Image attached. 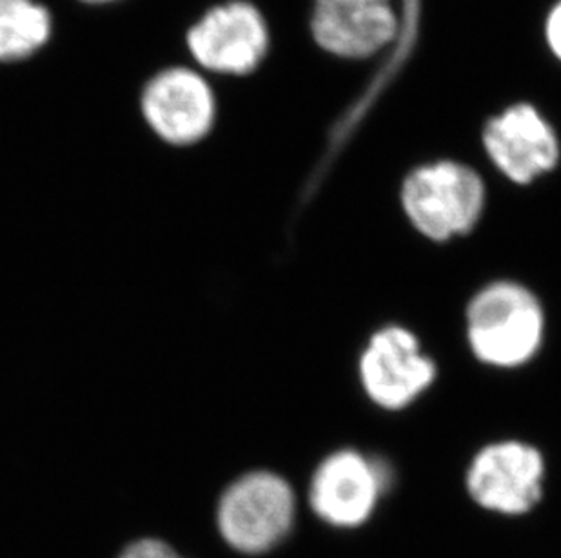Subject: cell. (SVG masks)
Here are the masks:
<instances>
[{
    "label": "cell",
    "instance_id": "obj_1",
    "mask_svg": "<svg viewBox=\"0 0 561 558\" xmlns=\"http://www.w3.org/2000/svg\"><path fill=\"white\" fill-rule=\"evenodd\" d=\"M467 345L480 363L511 370L529 364L546 337V312L538 295L511 279L488 283L466 311Z\"/></svg>",
    "mask_w": 561,
    "mask_h": 558
},
{
    "label": "cell",
    "instance_id": "obj_2",
    "mask_svg": "<svg viewBox=\"0 0 561 558\" xmlns=\"http://www.w3.org/2000/svg\"><path fill=\"white\" fill-rule=\"evenodd\" d=\"M400 200L416 232L447 243L477 229L488 206V187L471 165L438 160L405 176Z\"/></svg>",
    "mask_w": 561,
    "mask_h": 558
},
{
    "label": "cell",
    "instance_id": "obj_3",
    "mask_svg": "<svg viewBox=\"0 0 561 558\" xmlns=\"http://www.w3.org/2000/svg\"><path fill=\"white\" fill-rule=\"evenodd\" d=\"M270 26L250 0H226L204 11L186 32L195 68L218 77H248L270 51Z\"/></svg>",
    "mask_w": 561,
    "mask_h": 558
},
{
    "label": "cell",
    "instance_id": "obj_4",
    "mask_svg": "<svg viewBox=\"0 0 561 558\" xmlns=\"http://www.w3.org/2000/svg\"><path fill=\"white\" fill-rule=\"evenodd\" d=\"M138 106L154 137L173 148H191L206 140L218 118L217 93L207 74L182 63L151 74Z\"/></svg>",
    "mask_w": 561,
    "mask_h": 558
},
{
    "label": "cell",
    "instance_id": "obj_5",
    "mask_svg": "<svg viewBox=\"0 0 561 558\" xmlns=\"http://www.w3.org/2000/svg\"><path fill=\"white\" fill-rule=\"evenodd\" d=\"M295 516V493L271 472H251L229 486L218 504L224 540L242 554L259 555L286 537Z\"/></svg>",
    "mask_w": 561,
    "mask_h": 558
},
{
    "label": "cell",
    "instance_id": "obj_6",
    "mask_svg": "<svg viewBox=\"0 0 561 558\" xmlns=\"http://www.w3.org/2000/svg\"><path fill=\"white\" fill-rule=\"evenodd\" d=\"M364 394L383 410H403L430 392L438 369L416 334L387 325L369 337L358 361Z\"/></svg>",
    "mask_w": 561,
    "mask_h": 558
},
{
    "label": "cell",
    "instance_id": "obj_7",
    "mask_svg": "<svg viewBox=\"0 0 561 558\" xmlns=\"http://www.w3.org/2000/svg\"><path fill=\"white\" fill-rule=\"evenodd\" d=\"M483 151L503 178L535 184L560 162V140L546 116L530 104H514L493 116L482 132Z\"/></svg>",
    "mask_w": 561,
    "mask_h": 558
},
{
    "label": "cell",
    "instance_id": "obj_8",
    "mask_svg": "<svg viewBox=\"0 0 561 558\" xmlns=\"http://www.w3.org/2000/svg\"><path fill=\"white\" fill-rule=\"evenodd\" d=\"M546 464L536 447L519 441L489 444L467 472L472 499L488 510L519 515L541 497Z\"/></svg>",
    "mask_w": 561,
    "mask_h": 558
},
{
    "label": "cell",
    "instance_id": "obj_9",
    "mask_svg": "<svg viewBox=\"0 0 561 558\" xmlns=\"http://www.w3.org/2000/svg\"><path fill=\"white\" fill-rule=\"evenodd\" d=\"M387 474L381 464L355 450L323 458L312 477V510L334 526H358L371 515Z\"/></svg>",
    "mask_w": 561,
    "mask_h": 558
},
{
    "label": "cell",
    "instance_id": "obj_10",
    "mask_svg": "<svg viewBox=\"0 0 561 558\" xmlns=\"http://www.w3.org/2000/svg\"><path fill=\"white\" fill-rule=\"evenodd\" d=\"M311 33L318 46L334 57L362 60L397 46L402 19L391 2L375 4H317Z\"/></svg>",
    "mask_w": 561,
    "mask_h": 558
},
{
    "label": "cell",
    "instance_id": "obj_11",
    "mask_svg": "<svg viewBox=\"0 0 561 558\" xmlns=\"http://www.w3.org/2000/svg\"><path fill=\"white\" fill-rule=\"evenodd\" d=\"M54 33V13L41 0H0V63L26 62Z\"/></svg>",
    "mask_w": 561,
    "mask_h": 558
},
{
    "label": "cell",
    "instance_id": "obj_12",
    "mask_svg": "<svg viewBox=\"0 0 561 558\" xmlns=\"http://www.w3.org/2000/svg\"><path fill=\"white\" fill-rule=\"evenodd\" d=\"M402 33L400 40L392 49L389 62L381 66L376 73L375 79L367 84L366 90L356 98L355 104L360 112L369 113L375 106L381 93L389 88L398 71L402 69L403 62L408 60L411 49H413L414 40H416V32H419L420 0H403Z\"/></svg>",
    "mask_w": 561,
    "mask_h": 558
},
{
    "label": "cell",
    "instance_id": "obj_13",
    "mask_svg": "<svg viewBox=\"0 0 561 558\" xmlns=\"http://www.w3.org/2000/svg\"><path fill=\"white\" fill-rule=\"evenodd\" d=\"M179 555L173 551L171 546L157 540V538H144L137 543L129 544L124 549L121 558H176Z\"/></svg>",
    "mask_w": 561,
    "mask_h": 558
},
{
    "label": "cell",
    "instance_id": "obj_14",
    "mask_svg": "<svg viewBox=\"0 0 561 558\" xmlns=\"http://www.w3.org/2000/svg\"><path fill=\"white\" fill-rule=\"evenodd\" d=\"M546 38L552 55L561 62V0L547 16Z\"/></svg>",
    "mask_w": 561,
    "mask_h": 558
},
{
    "label": "cell",
    "instance_id": "obj_15",
    "mask_svg": "<svg viewBox=\"0 0 561 558\" xmlns=\"http://www.w3.org/2000/svg\"><path fill=\"white\" fill-rule=\"evenodd\" d=\"M375 2H391V0H317V4L328 5L375 4Z\"/></svg>",
    "mask_w": 561,
    "mask_h": 558
},
{
    "label": "cell",
    "instance_id": "obj_16",
    "mask_svg": "<svg viewBox=\"0 0 561 558\" xmlns=\"http://www.w3.org/2000/svg\"><path fill=\"white\" fill-rule=\"evenodd\" d=\"M79 2L85 5H110L117 4L121 0H79Z\"/></svg>",
    "mask_w": 561,
    "mask_h": 558
},
{
    "label": "cell",
    "instance_id": "obj_17",
    "mask_svg": "<svg viewBox=\"0 0 561 558\" xmlns=\"http://www.w3.org/2000/svg\"><path fill=\"white\" fill-rule=\"evenodd\" d=\"M176 558H181V557H176Z\"/></svg>",
    "mask_w": 561,
    "mask_h": 558
}]
</instances>
